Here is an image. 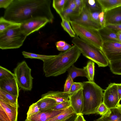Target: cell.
I'll use <instances>...</instances> for the list:
<instances>
[{"mask_svg":"<svg viewBox=\"0 0 121 121\" xmlns=\"http://www.w3.org/2000/svg\"><path fill=\"white\" fill-rule=\"evenodd\" d=\"M50 0H13L5 11L3 17L22 24L35 18H47L52 23L54 19Z\"/></svg>","mask_w":121,"mask_h":121,"instance_id":"obj_1","label":"cell"},{"mask_svg":"<svg viewBox=\"0 0 121 121\" xmlns=\"http://www.w3.org/2000/svg\"><path fill=\"white\" fill-rule=\"evenodd\" d=\"M81 54L75 45L67 50L45 60L43 69L46 77L57 76L65 73L77 60Z\"/></svg>","mask_w":121,"mask_h":121,"instance_id":"obj_2","label":"cell"},{"mask_svg":"<svg viewBox=\"0 0 121 121\" xmlns=\"http://www.w3.org/2000/svg\"><path fill=\"white\" fill-rule=\"evenodd\" d=\"M82 83L84 105L81 114L96 113L97 108L103 101V89L94 82Z\"/></svg>","mask_w":121,"mask_h":121,"instance_id":"obj_3","label":"cell"},{"mask_svg":"<svg viewBox=\"0 0 121 121\" xmlns=\"http://www.w3.org/2000/svg\"><path fill=\"white\" fill-rule=\"evenodd\" d=\"M72 43L76 46L83 55L96 63L99 67H104L109 61L101 49L87 42L78 36L74 38Z\"/></svg>","mask_w":121,"mask_h":121,"instance_id":"obj_4","label":"cell"},{"mask_svg":"<svg viewBox=\"0 0 121 121\" xmlns=\"http://www.w3.org/2000/svg\"><path fill=\"white\" fill-rule=\"evenodd\" d=\"M20 25L14 26L0 33V48L2 50L20 48L27 36L20 30Z\"/></svg>","mask_w":121,"mask_h":121,"instance_id":"obj_5","label":"cell"},{"mask_svg":"<svg viewBox=\"0 0 121 121\" xmlns=\"http://www.w3.org/2000/svg\"><path fill=\"white\" fill-rule=\"evenodd\" d=\"M70 23L76 35L81 39L102 50L103 41L98 30L73 22Z\"/></svg>","mask_w":121,"mask_h":121,"instance_id":"obj_6","label":"cell"},{"mask_svg":"<svg viewBox=\"0 0 121 121\" xmlns=\"http://www.w3.org/2000/svg\"><path fill=\"white\" fill-rule=\"evenodd\" d=\"M31 70L25 61L18 63L14 70L18 86L24 90L30 91L32 88L33 78Z\"/></svg>","mask_w":121,"mask_h":121,"instance_id":"obj_7","label":"cell"},{"mask_svg":"<svg viewBox=\"0 0 121 121\" xmlns=\"http://www.w3.org/2000/svg\"><path fill=\"white\" fill-rule=\"evenodd\" d=\"M103 102L109 109L119 104L117 83H110L104 90Z\"/></svg>","mask_w":121,"mask_h":121,"instance_id":"obj_8","label":"cell"},{"mask_svg":"<svg viewBox=\"0 0 121 121\" xmlns=\"http://www.w3.org/2000/svg\"><path fill=\"white\" fill-rule=\"evenodd\" d=\"M48 23L49 22L46 18H35L21 24L20 29L22 33L27 37L39 30Z\"/></svg>","mask_w":121,"mask_h":121,"instance_id":"obj_9","label":"cell"},{"mask_svg":"<svg viewBox=\"0 0 121 121\" xmlns=\"http://www.w3.org/2000/svg\"><path fill=\"white\" fill-rule=\"evenodd\" d=\"M102 50L109 61L121 58V43L103 42Z\"/></svg>","mask_w":121,"mask_h":121,"instance_id":"obj_10","label":"cell"},{"mask_svg":"<svg viewBox=\"0 0 121 121\" xmlns=\"http://www.w3.org/2000/svg\"><path fill=\"white\" fill-rule=\"evenodd\" d=\"M68 21L98 30L103 27L99 23L91 19L83 9L80 14L69 17Z\"/></svg>","mask_w":121,"mask_h":121,"instance_id":"obj_11","label":"cell"},{"mask_svg":"<svg viewBox=\"0 0 121 121\" xmlns=\"http://www.w3.org/2000/svg\"><path fill=\"white\" fill-rule=\"evenodd\" d=\"M82 89H81L74 93L69 95V99L71 106L75 113L78 115L82 114L83 109L84 98Z\"/></svg>","mask_w":121,"mask_h":121,"instance_id":"obj_12","label":"cell"},{"mask_svg":"<svg viewBox=\"0 0 121 121\" xmlns=\"http://www.w3.org/2000/svg\"><path fill=\"white\" fill-rule=\"evenodd\" d=\"M0 89L13 95L19 96V89L15 78L0 80Z\"/></svg>","mask_w":121,"mask_h":121,"instance_id":"obj_13","label":"cell"},{"mask_svg":"<svg viewBox=\"0 0 121 121\" xmlns=\"http://www.w3.org/2000/svg\"><path fill=\"white\" fill-rule=\"evenodd\" d=\"M105 26L121 24V6L105 13Z\"/></svg>","mask_w":121,"mask_h":121,"instance_id":"obj_14","label":"cell"},{"mask_svg":"<svg viewBox=\"0 0 121 121\" xmlns=\"http://www.w3.org/2000/svg\"><path fill=\"white\" fill-rule=\"evenodd\" d=\"M65 110L55 111L50 109L40 112L26 118L31 121H47L60 114Z\"/></svg>","mask_w":121,"mask_h":121,"instance_id":"obj_15","label":"cell"},{"mask_svg":"<svg viewBox=\"0 0 121 121\" xmlns=\"http://www.w3.org/2000/svg\"><path fill=\"white\" fill-rule=\"evenodd\" d=\"M69 97V92L51 91L42 95L41 98L47 97L53 99L56 101L57 104L68 100Z\"/></svg>","mask_w":121,"mask_h":121,"instance_id":"obj_16","label":"cell"},{"mask_svg":"<svg viewBox=\"0 0 121 121\" xmlns=\"http://www.w3.org/2000/svg\"><path fill=\"white\" fill-rule=\"evenodd\" d=\"M98 30L103 42L109 41L119 43L117 32L105 26Z\"/></svg>","mask_w":121,"mask_h":121,"instance_id":"obj_17","label":"cell"},{"mask_svg":"<svg viewBox=\"0 0 121 121\" xmlns=\"http://www.w3.org/2000/svg\"><path fill=\"white\" fill-rule=\"evenodd\" d=\"M1 106L7 114L11 121H17L18 108L0 100Z\"/></svg>","mask_w":121,"mask_h":121,"instance_id":"obj_18","label":"cell"},{"mask_svg":"<svg viewBox=\"0 0 121 121\" xmlns=\"http://www.w3.org/2000/svg\"><path fill=\"white\" fill-rule=\"evenodd\" d=\"M36 103L41 112L51 109L57 104L54 99L47 97L41 98Z\"/></svg>","mask_w":121,"mask_h":121,"instance_id":"obj_19","label":"cell"},{"mask_svg":"<svg viewBox=\"0 0 121 121\" xmlns=\"http://www.w3.org/2000/svg\"><path fill=\"white\" fill-rule=\"evenodd\" d=\"M102 11H107L121 6V0H97Z\"/></svg>","mask_w":121,"mask_h":121,"instance_id":"obj_20","label":"cell"},{"mask_svg":"<svg viewBox=\"0 0 121 121\" xmlns=\"http://www.w3.org/2000/svg\"><path fill=\"white\" fill-rule=\"evenodd\" d=\"M18 97L13 95L0 89V100L18 108Z\"/></svg>","mask_w":121,"mask_h":121,"instance_id":"obj_21","label":"cell"},{"mask_svg":"<svg viewBox=\"0 0 121 121\" xmlns=\"http://www.w3.org/2000/svg\"><path fill=\"white\" fill-rule=\"evenodd\" d=\"M110 109L108 115L101 117L103 121H121V112L118 108L116 107Z\"/></svg>","mask_w":121,"mask_h":121,"instance_id":"obj_22","label":"cell"},{"mask_svg":"<svg viewBox=\"0 0 121 121\" xmlns=\"http://www.w3.org/2000/svg\"><path fill=\"white\" fill-rule=\"evenodd\" d=\"M75 113L71 106L63 112L47 121H64Z\"/></svg>","mask_w":121,"mask_h":121,"instance_id":"obj_23","label":"cell"},{"mask_svg":"<svg viewBox=\"0 0 121 121\" xmlns=\"http://www.w3.org/2000/svg\"><path fill=\"white\" fill-rule=\"evenodd\" d=\"M68 76H70L73 80L76 77H85L87 78V75L85 70L84 68H78L73 65L68 70Z\"/></svg>","mask_w":121,"mask_h":121,"instance_id":"obj_24","label":"cell"},{"mask_svg":"<svg viewBox=\"0 0 121 121\" xmlns=\"http://www.w3.org/2000/svg\"><path fill=\"white\" fill-rule=\"evenodd\" d=\"M85 6L91 12H101L102 8L97 0H84Z\"/></svg>","mask_w":121,"mask_h":121,"instance_id":"obj_25","label":"cell"},{"mask_svg":"<svg viewBox=\"0 0 121 121\" xmlns=\"http://www.w3.org/2000/svg\"><path fill=\"white\" fill-rule=\"evenodd\" d=\"M83 68L85 70L87 75L88 81L94 82L95 63L90 60L87 62L86 66Z\"/></svg>","mask_w":121,"mask_h":121,"instance_id":"obj_26","label":"cell"},{"mask_svg":"<svg viewBox=\"0 0 121 121\" xmlns=\"http://www.w3.org/2000/svg\"><path fill=\"white\" fill-rule=\"evenodd\" d=\"M109 65L113 73L121 75V58L109 61Z\"/></svg>","mask_w":121,"mask_h":121,"instance_id":"obj_27","label":"cell"},{"mask_svg":"<svg viewBox=\"0 0 121 121\" xmlns=\"http://www.w3.org/2000/svg\"><path fill=\"white\" fill-rule=\"evenodd\" d=\"M21 24L8 20L3 17H1L0 18V33L11 27Z\"/></svg>","mask_w":121,"mask_h":121,"instance_id":"obj_28","label":"cell"},{"mask_svg":"<svg viewBox=\"0 0 121 121\" xmlns=\"http://www.w3.org/2000/svg\"><path fill=\"white\" fill-rule=\"evenodd\" d=\"M22 54L25 58L37 59L41 60L43 61L45 60L51 58L54 56V55H39L25 51L22 52Z\"/></svg>","mask_w":121,"mask_h":121,"instance_id":"obj_29","label":"cell"},{"mask_svg":"<svg viewBox=\"0 0 121 121\" xmlns=\"http://www.w3.org/2000/svg\"><path fill=\"white\" fill-rule=\"evenodd\" d=\"M67 0H53L52 6L59 15L60 14L63 10Z\"/></svg>","mask_w":121,"mask_h":121,"instance_id":"obj_30","label":"cell"},{"mask_svg":"<svg viewBox=\"0 0 121 121\" xmlns=\"http://www.w3.org/2000/svg\"><path fill=\"white\" fill-rule=\"evenodd\" d=\"M80 13L75 9H71L69 8L64 9L62 12L59 15L61 19H64L68 21L69 17L74 15H78Z\"/></svg>","mask_w":121,"mask_h":121,"instance_id":"obj_31","label":"cell"},{"mask_svg":"<svg viewBox=\"0 0 121 121\" xmlns=\"http://www.w3.org/2000/svg\"><path fill=\"white\" fill-rule=\"evenodd\" d=\"M61 25L64 30L66 31L71 37L74 38L76 34L72 28H71L70 22L64 19H62Z\"/></svg>","mask_w":121,"mask_h":121,"instance_id":"obj_32","label":"cell"},{"mask_svg":"<svg viewBox=\"0 0 121 121\" xmlns=\"http://www.w3.org/2000/svg\"><path fill=\"white\" fill-rule=\"evenodd\" d=\"M14 78L15 76L14 73L7 69L1 66H0V80Z\"/></svg>","mask_w":121,"mask_h":121,"instance_id":"obj_33","label":"cell"},{"mask_svg":"<svg viewBox=\"0 0 121 121\" xmlns=\"http://www.w3.org/2000/svg\"><path fill=\"white\" fill-rule=\"evenodd\" d=\"M40 112L39 106L36 102L33 103L29 107L27 114V117L37 114Z\"/></svg>","mask_w":121,"mask_h":121,"instance_id":"obj_34","label":"cell"},{"mask_svg":"<svg viewBox=\"0 0 121 121\" xmlns=\"http://www.w3.org/2000/svg\"><path fill=\"white\" fill-rule=\"evenodd\" d=\"M110 112V109L103 102L97 108L96 113L99 114L102 116H105L108 115Z\"/></svg>","mask_w":121,"mask_h":121,"instance_id":"obj_35","label":"cell"},{"mask_svg":"<svg viewBox=\"0 0 121 121\" xmlns=\"http://www.w3.org/2000/svg\"><path fill=\"white\" fill-rule=\"evenodd\" d=\"M83 9L91 19L100 24L99 15L100 12H91L85 6L83 8Z\"/></svg>","mask_w":121,"mask_h":121,"instance_id":"obj_36","label":"cell"},{"mask_svg":"<svg viewBox=\"0 0 121 121\" xmlns=\"http://www.w3.org/2000/svg\"><path fill=\"white\" fill-rule=\"evenodd\" d=\"M70 106V102L69 99L67 101L57 104L53 107L51 109L55 111H59L65 109Z\"/></svg>","mask_w":121,"mask_h":121,"instance_id":"obj_37","label":"cell"},{"mask_svg":"<svg viewBox=\"0 0 121 121\" xmlns=\"http://www.w3.org/2000/svg\"><path fill=\"white\" fill-rule=\"evenodd\" d=\"M82 88L83 84L82 82H74L69 92V95L74 93Z\"/></svg>","mask_w":121,"mask_h":121,"instance_id":"obj_38","label":"cell"},{"mask_svg":"<svg viewBox=\"0 0 121 121\" xmlns=\"http://www.w3.org/2000/svg\"><path fill=\"white\" fill-rule=\"evenodd\" d=\"M73 80L70 76L68 75L64 85V92H69L74 82Z\"/></svg>","mask_w":121,"mask_h":121,"instance_id":"obj_39","label":"cell"},{"mask_svg":"<svg viewBox=\"0 0 121 121\" xmlns=\"http://www.w3.org/2000/svg\"><path fill=\"white\" fill-rule=\"evenodd\" d=\"M0 121H11L2 107L0 105Z\"/></svg>","mask_w":121,"mask_h":121,"instance_id":"obj_40","label":"cell"},{"mask_svg":"<svg viewBox=\"0 0 121 121\" xmlns=\"http://www.w3.org/2000/svg\"><path fill=\"white\" fill-rule=\"evenodd\" d=\"M76 4V7L75 9L79 12H82L83 8L85 6L84 0H74Z\"/></svg>","mask_w":121,"mask_h":121,"instance_id":"obj_41","label":"cell"},{"mask_svg":"<svg viewBox=\"0 0 121 121\" xmlns=\"http://www.w3.org/2000/svg\"><path fill=\"white\" fill-rule=\"evenodd\" d=\"M105 26L116 32L121 31V24H108Z\"/></svg>","mask_w":121,"mask_h":121,"instance_id":"obj_42","label":"cell"},{"mask_svg":"<svg viewBox=\"0 0 121 121\" xmlns=\"http://www.w3.org/2000/svg\"><path fill=\"white\" fill-rule=\"evenodd\" d=\"M76 7V5L74 0H67L64 7V9L69 8L71 9H75Z\"/></svg>","mask_w":121,"mask_h":121,"instance_id":"obj_43","label":"cell"},{"mask_svg":"<svg viewBox=\"0 0 121 121\" xmlns=\"http://www.w3.org/2000/svg\"><path fill=\"white\" fill-rule=\"evenodd\" d=\"M13 0H0V8L7 9L10 5Z\"/></svg>","mask_w":121,"mask_h":121,"instance_id":"obj_44","label":"cell"},{"mask_svg":"<svg viewBox=\"0 0 121 121\" xmlns=\"http://www.w3.org/2000/svg\"><path fill=\"white\" fill-rule=\"evenodd\" d=\"M99 23L103 27L105 26V13L103 11L100 13L99 15Z\"/></svg>","mask_w":121,"mask_h":121,"instance_id":"obj_45","label":"cell"},{"mask_svg":"<svg viewBox=\"0 0 121 121\" xmlns=\"http://www.w3.org/2000/svg\"><path fill=\"white\" fill-rule=\"evenodd\" d=\"M71 46V45L66 43L65 46L56 48L57 50L59 51L64 52L68 50Z\"/></svg>","mask_w":121,"mask_h":121,"instance_id":"obj_46","label":"cell"},{"mask_svg":"<svg viewBox=\"0 0 121 121\" xmlns=\"http://www.w3.org/2000/svg\"><path fill=\"white\" fill-rule=\"evenodd\" d=\"M66 43L64 41H60L57 42L56 43V48L63 47L65 46Z\"/></svg>","mask_w":121,"mask_h":121,"instance_id":"obj_47","label":"cell"},{"mask_svg":"<svg viewBox=\"0 0 121 121\" xmlns=\"http://www.w3.org/2000/svg\"><path fill=\"white\" fill-rule=\"evenodd\" d=\"M78 115L75 113L64 121H75Z\"/></svg>","mask_w":121,"mask_h":121,"instance_id":"obj_48","label":"cell"},{"mask_svg":"<svg viewBox=\"0 0 121 121\" xmlns=\"http://www.w3.org/2000/svg\"><path fill=\"white\" fill-rule=\"evenodd\" d=\"M119 101L121 99V84H117Z\"/></svg>","mask_w":121,"mask_h":121,"instance_id":"obj_49","label":"cell"},{"mask_svg":"<svg viewBox=\"0 0 121 121\" xmlns=\"http://www.w3.org/2000/svg\"><path fill=\"white\" fill-rule=\"evenodd\" d=\"M75 121H86L82 115H78Z\"/></svg>","mask_w":121,"mask_h":121,"instance_id":"obj_50","label":"cell"},{"mask_svg":"<svg viewBox=\"0 0 121 121\" xmlns=\"http://www.w3.org/2000/svg\"><path fill=\"white\" fill-rule=\"evenodd\" d=\"M117 33L119 43H121V31H118Z\"/></svg>","mask_w":121,"mask_h":121,"instance_id":"obj_51","label":"cell"},{"mask_svg":"<svg viewBox=\"0 0 121 121\" xmlns=\"http://www.w3.org/2000/svg\"><path fill=\"white\" fill-rule=\"evenodd\" d=\"M117 107L118 108L121 112V104H119L117 105Z\"/></svg>","mask_w":121,"mask_h":121,"instance_id":"obj_52","label":"cell"},{"mask_svg":"<svg viewBox=\"0 0 121 121\" xmlns=\"http://www.w3.org/2000/svg\"><path fill=\"white\" fill-rule=\"evenodd\" d=\"M95 121H103L101 117L96 120Z\"/></svg>","mask_w":121,"mask_h":121,"instance_id":"obj_53","label":"cell"},{"mask_svg":"<svg viewBox=\"0 0 121 121\" xmlns=\"http://www.w3.org/2000/svg\"><path fill=\"white\" fill-rule=\"evenodd\" d=\"M24 121H31L29 120H28L26 118V120Z\"/></svg>","mask_w":121,"mask_h":121,"instance_id":"obj_54","label":"cell"}]
</instances>
